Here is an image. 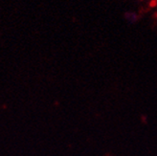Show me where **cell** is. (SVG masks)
<instances>
[{
  "label": "cell",
  "instance_id": "2",
  "mask_svg": "<svg viewBox=\"0 0 157 156\" xmlns=\"http://www.w3.org/2000/svg\"><path fill=\"white\" fill-rule=\"evenodd\" d=\"M156 5H157V0H151L150 2V7H151V8L156 7Z\"/></svg>",
  "mask_w": 157,
  "mask_h": 156
},
{
  "label": "cell",
  "instance_id": "3",
  "mask_svg": "<svg viewBox=\"0 0 157 156\" xmlns=\"http://www.w3.org/2000/svg\"><path fill=\"white\" fill-rule=\"evenodd\" d=\"M139 1H144V0H139Z\"/></svg>",
  "mask_w": 157,
  "mask_h": 156
},
{
  "label": "cell",
  "instance_id": "1",
  "mask_svg": "<svg viewBox=\"0 0 157 156\" xmlns=\"http://www.w3.org/2000/svg\"><path fill=\"white\" fill-rule=\"evenodd\" d=\"M124 18L127 19L128 22L130 23H134L139 19V15L135 13H132V12H127L124 13Z\"/></svg>",
  "mask_w": 157,
  "mask_h": 156
}]
</instances>
